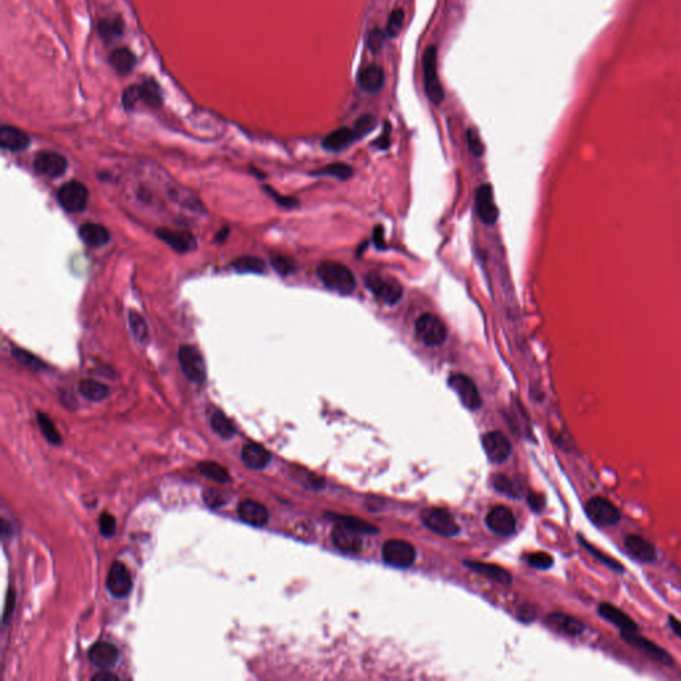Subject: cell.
<instances>
[{"mask_svg":"<svg viewBox=\"0 0 681 681\" xmlns=\"http://www.w3.org/2000/svg\"><path fill=\"white\" fill-rule=\"evenodd\" d=\"M317 277L329 289L342 296L352 294L355 289V277L352 271L340 262L325 261L317 266Z\"/></svg>","mask_w":681,"mask_h":681,"instance_id":"obj_1","label":"cell"},{"mask_svg":"<svg viewBox=\"0 0 681 681\" xmlns=\"http://www.w3.org/2000/svg\"><path fill=\"white\" fill-rule=\"evenodd\" d=\"M365 287L377 300L386 305H395L403 294V287L396 278L380 273H368L365 277Z\"/></svg>","mask_w":681,"mask_h":681,"instance_id":"obj_2","label":"cell"},{"mask_svg":"<svg viewBox=\"0 0 681 681\" xmlns=\"http://www.w3.org/2000/svg\"><path fill=\"white\" fill-rule=\"evenodd\" d=\"M140 101L152 108H159L163 101L159 84L155 80H147L143 84H134L124 91L123 106L127 110H132Z\"/></svg>","mask_w":681,"mask_h":681,"instance_id":"obj_3","label":"cell"},{"mask_svg":"<svg viewBox=\"0 0 681 681\" xmlns=\"http://www.w3.org/2000/svg\"><path fill=\"white\" fill-rule=\"evenodd\" d=\"M423 80L430 101L436 106L440 104L445 99V91L436 72V48L434 45L427 47L423 54Z\"/></svg>","mask_w":681,"mask_h":681,"instance_id":"obj_4","label":"cell"},{"mask_svg":"<svg viewBox=\"0 0 681 681\" xmlns=\"http://www.w3.org/2000/svg\"><path fill=\"white\" fill-rule=\"evenodd\" d=\"M415 333L426 346H439L447 338V327L434 314H422L415 322Z\"/></svg>","mask_w":681,"mask_h":681,"instance_id":"obj_5","label":"cell"},{"mask_svg":"<svg viewBox=\"0 0 681 681\" xmlns=\"http://www.w3.org/2000/svg\"><path fill=\"white\" fill-rule=\"evenodd\" d=\"M178 362L182 373L189 381L197 385L206 380V365L200 350L191 345H185L178 350Z\"/></svg>","mask_w":681,"mask_h":681,"instance_id":"obj_6","label":"cell"},{"mask_svg":"<svg viewBox=\"0 0 681 681\" xmlns=\"http://www.w3.org/2000/svg\"><path fill=\"white\" fill-rule=\"evenodd\" d=\"M338 522L331 531V540L334 545L346 554H358L362 548V533L353 524L345 519L337 517Z\"/></svg>","mask_w":681,"mask_h":681,"instance_id":"obj_7","label":"cell"},{"mask_svg":"<svg viewBox=\"0 0 681 681\" xmlns=\"http://www.w3.org/2000/svg\"><path fill=\"white\" fill-rule=\"evenodd\" d=\"M587 517L589 520L601 527L615 526L620 522L622 514L615 504L603 498V496H592L586 504Z\"/></svg>","mask_w":681,"mask_h":681,"instance_id":"obj_8","label":"cell"},{"mask_svg":"<svg viewBox=\"0 0 681 681\" xmlns=\"http://www.w3.org/2000/svg\"><path fill=\"white\" fill-rule=\"evenodd\" d=\"M89 199L88 188L80 181L66 182L57 192V201L69 213L83 212Z\"/></svg>","mask_w":681,"mask_h":681,"instance_id":"obj_9","label":"cell"},{"mask_svg":"<svg viewBox=\"0 0 681 681\" xmlns=\"http://www.w3.org/2000/svg\"><path fill=\"white\" fill-rule=\"evenodd\" d=\"M382 558L386 564L396 568H408L417 558L414 545L405 540H387L382 548Z\"/></svg>","mask_w":681,"mask_h":681,"instance_id":"obj_10","label":"cell"},{"mask_svg":"<svg viewBox=\"0 0 681 681\" xmlns=\"http://www.w3.org/2000/svg\"><path fill=\"white\" fill-rule=\"evenodd\" d=\"M620 636L631 647H633V648L641 651L643 654H647L651 660H654L656 663H659L661 666H667V667L673 666V657L668 654L664 648L654 644V641L645 639L644 636L638 633V631L636 632L620 631Z\"/></svg>","mask_w":681,"mask_h":681,"instance_id":"obj_11","label":"cell"},{"mask_svg":"<svg viewBox=\"0 0 681 681\" xmlns=\"http://www.w3.org/2000/svg\"><path fill=\"white\" fill-rule=\"evenodd\" d=\"M422 520L427 529L443 536H454L459 532L454 517L442 508H426L422 512Z\"/></svg>","mask_w":681,"mask_h":681,"instance_id":"obj_12","label":"cell"},{"mask_svg":"<svg viewBox=\"0 0 681 681\" xmlns=\"http://www.w3.org/2000/svg\"><path fill=\"white\" fill-rule=\"evenodd\" d=\"M449 385L467 409L478 410L482 406V398L478 392L477 385L467 375L454 374L450 377Z\"/></svg>","mask_w":681,"mask_h":681,"instance_id":"obj_13","label":"cell"},{"mask_svg":"<svg viewBox=\"0 0 681 681\" xmlns=\"http://www.w3.org/2000/svg\"><path fill=\"white\" fill-rule=\"evenodd\" d=\"M107 588L115 598H125L132 591V576L120 561H115L109 568Z\"/></svg>","mask_w":681,"mask_h":681,"instance_id":"obj_14","label":"cell"},{"mask_svg":"<svg viewBox=\"0 0 681 681\" xmlns=\"http://www.w3.org/2000/svg\"><path fill=\"white\" fill-rule=\"evenodd\" d=\"M475 208L480 221L486 225H494L498 217L499 210L494 201V191L490 184L480 185L475 193Z\"/></svg>","mask_w":681,"mask_h":681,"instance_id":"obj_15","label":"cell"},{"mask_svg":"<svg viewBox=\"0 0 681 681\" xmlns=\"http://www.w3.org/2000/svg\"><path fill=\"white\" fill-rule=\"evenodd\" d=\"M34 166L41 175H45L50 178H59V176L66 173L69 163H67L66 157H63L62 155H59L56 152L44 150V152H39L35 156Z\"/></svg>","mask_w":681,"mask_h":681,"instance_id":"obj_16","label":"cell"},{"mask_svg":"<svg viewBox=\"0 0 681 681\" xmlns=\"http://www.w3.org/2000/svg\"><path fill=\"white\" fill-rule=\"evenodd\" d=\"M482 443L486 455L494 464H502L511 454L510 440L499 431H491L483 436Z\"/></svg>","mask_w":681,"mask_h":681,"instance_id":"obj_17","label":"cell"},{"mask_svg":"<svg viewBox=\"0 0 681 681\" xmlns=\"http://www.w3.org/2000/svg\"><path fill=\"white\" fill-rule=\"evenodd\" d=\"M624 548L631 558L640 561V563H654L657 559V552L652 543L645 540L640 535L629 533L624 538Z\"/></svg>","mask_w":681,"mask_h":681,"instance_id":"obj_18","label":"cell"},{"mask_svg":"<svg viewBox=\"0 0 681 681\" xmlns=\"http://www.w3.org/2000/svg\"><path fill=\"white\" fill-rule=\"evenodd\" d=\"M486 523L491 530L499 535H510L515 531L517 520L512 511L506 506H496L491 508L486 517Z\"/></svg>","mask_w":681,"mask_h":681,"instance_id":"obj_19","label":"cell"},{"mask_svg":"<svg viewBox=\"0 0 681 681\" xmlns=\"http://www.w3.org/2000/svg\"><path fill=\"white\" fill-rule=\"evenodd\" d=\"M238 517L246 524H250L253 527H262L268 523L269 520V512L264 504L248 499L243 501L238 504Z\"/></svg>","mask_w":681,"mask_h":681,"instance_id":"obj_20","label":"cell"},{"mask_svg":"<svg viewBox=\"0 0 681 681\" xmlns=\"http://www.w3.org/2000/svg\"><path fill=\"white\" fill-rule=\"evenodd\" d=\"M88 657L95 667L108 669L116 666L119 660V651L113 644L100 641L96 643L95 645L89 650Z\"/></svg>","mask_w":681,"mask_h":681,"instance_id":"obj_21","label":"cell"},{"mask_svg":"<svg viewBox=\"0 0 681 681\" xmlns=\"http://www.w3.org/2000/svg\"><path fill=\"white\" fill-rule=\"evenodd\" d=\"M598 612L604 620L612 623L613 626H616L620 631L636 632L639 628L638 624L628 616L627 613L623 612L620 608L615 607L611 603H607V601L600 603Z\"/></svg>","mask_w":681,"mask_h":681,"instance_id":"obj_22","label":"cell"},{"mask_svg":"<svg viewBox=\"0 0 681 681\" xmlns=\"http://www.w3.org/2000/svg\"><path fill=\"white\" fill-rule=\"evenodd\" d=\"M547 624L552 629L568 636H578L585 632V624L567 613L554 612L547 616Z\"/></svg>","mask_w":681,"mask_h":681,"instance_id":"obj_23","label":"cell"},{"mask_svg":"<svg viewBox=\"0 0 681 681\" xmlns=\"http://www.w3.org/2000/svg\"><path fill=\"white\" fill-rule=\"evenodd\" d=\"M156 234L166 245L171 246L178 253H187V252H191L196 248V238L192 236L191 233L171 231V229L163 228V229H159Z\"/></svg>","mask_w":681,"mask_h":681,"instance_id":"obj_24","label":"cell"},{"mask_svg":"<svg viewBox=\"0 0 681 681\" xmlns=\"http://www.w3.org/2000/svg\"><path fill=\"white\" fill-rule=\"evenodd\" d=\"M0 144L3 150L17 152L23 150L29 145V136L24 131L11 125H3L0 131Z\"/></svg>","mask_w":681,"mask_h":681,"instance_id":"obj_25","label":"cell"},{"mask_svg":"<svg viewBox=\"0 0 681 681\" xmlns=\"http://www.w3.org/2000/svg\"><path fill=\"white\" fill-rule=\"evenodd\" d=\"M241 457L244 464L253 470H262L271 462L269 451L256 442H248L244 445Z\"/></svg>","mask_w":681,"mask_h":681,"instance_id":"obj_26","label":"cell"},{"mask_svg":"<svg viewBox=\"0 0 681 681\" xmlns=\"http://www.w3.org/2000/svg\"><path fill=\"white\" fill-rule=\"evenodd\" d=\"M79 236H80L84 244H87L88 246H94V248L107 245L109 240H110L108 229L100 224H95V222H87V224L82 225L79 229Z\"/></svg>","mask_w":681,"mask_h":681,"instance_id":"obj_27","label":"cell"},{"mask_svg":"<svg viewBox=\"0 0 681 681\" xmlns=\"http://www.w3.org/2000/svg\"><path fill=\"white\" fill-rule=\"evenodd\" d=\"M354 140H357L354 129H350L347 127H340L324 138L322 147L330 152H340L352 145Z\"/></svg>","mask_w":681,"mask_h":681,"instance_id":"obj_28","label":"cell"},{"mask_svg":"<svg viewBox=\"0 0 681 681\" xmlns=\"http://www.w3.org/2000/svg\"><path fill=\"white\" fill-rule=\"evenodd\" d=\"M464 564V566H467L468 568H471L473 571L480 573V575H483V576H487V578H490V579L495 580V582H498V583H502V585H510V583L512 582L510 573H508V571H506L504 568L499 567V566H495V564H489V563L470 561V560H466Z\"/></svg>","mask_w":681,"mask_h":681,"instance_id":"obj_29","label":"cell"},{"mask_svg":"<svg viewBox=\"0 0 681 681\" xmlns=\"http://www.w3.org/2000/svg\"><path fill=\"white\" fill-rule=\"evenodd\" d=\"M359 85L368 94H377L385 84V72L380 66H368L359 73Z\"/></svg>","mask_w":681,"mask_h":681,"instance_id":"obj_30","label":"cell"},{"mask_svg":"<svg viewBox=\"0 0 681 681\" xmlns=\"http://www.w3.org/2000/svg\"><path fill=\"white\" fill-rule=\"evenodd\" d=\"M108 60L110 67L120 75L129 73L132 69H135L137 63L135 54L125 47L112 51V54L109 55Z\"/></svg>","mask_w":681,"mask_h":681,"instance_id":"obj_31","label":"cell"},{"mask_svg":"<svg viewBox=\"0 0 681 681\" xmlns=\"http://www.w3.org/2000/svg\"><path fill=\"white\" fill-rule=\"evenodd\" d=\"M79 392L84 398L92 402H100L109 394L108 386L95 380H83L79 383Z\"/></svg>","mask_w":681,"mask_h":681,"instance_id":"obj_32","label":"cell"},{"mask_svg":"<svg viewBox=\"0 0 681 681\" xmlns=\"http://www.w3.org/2000/svg\"><path fill=\"white\" fill-rule=\"evenodd\" d=\"M97 29H99L100 36L103 39H106V41H112V39L120 38L123 35L124 31L123 19L120 16H113V17L103 19L99 23Z\"/></svg>","mask_w":681,"mask_h":681,"instance_id":"obj_33","label":"cell"},{"mask_svg":"<svg viewBox=\"0 0 681 681\" xmlns=\"http://www.w3.org/2000/svg\"><path fill=\"white\" fill-rule=\"evenodd\" d=\"M210 424H212V429L215 430V433L221 436V438H225V439H231L234 434H236V427L233 424L232 421L222 413V411H215L210 417Z\"/></svg>","mask_w":681,"mask_h":681,"instance_id":"obj_34","label":"cell"},{"mask_svg":"<svg viewBox=\"0 0 681 681\" xmlns=\"http://www.w3.org/2000/svg\"><path fill=\"white\" fill-rule=\"evenodd\" d=\"M579 540H580L582 545L586 548L587 551H588V552H589V554H591L594 558L598 559L599 561H601L603 564H605L607 567H610V568L613 570V571H619V573H624V571H626L624 566H623L620 561H617L616 559H613L612 557H610V555L604 554L603 551H600L599 548H596L595 545H592L591 543H589V542H587L586 539H583L582 536H579Z\"/></svg>","mask_w":681,"mask_h":681,"instance_id":"obj_35","label":"cell"},{"mask_svg":"<svg viewBox=\"0 0 681 681\" xmlns=\"http://www.w3.org/2000/svg\"><path fill=\"white\" fill-rule=\"evenodd\" d=\"M353 172H354V169L347 164L333 163L327 165L325 168H322V169L315 171L313 175L315 176H330V178H338V180L345 181V180H349L353 176Z\"/></svg>","mask_w":681,"mask_h":681,"instance_id":"obj_36","label":"cell"},{"mask_svg":"<svg viewBox=\"0 0 681 681\" xmlns=\"http://www.w3.org/2000/svg\"><path fill=\"white\" fill-rule=\"evenodd\" d=\"M199 470L204 477L209 478L218 483H227L231 479L227 468L216 462H203L199 464Z\"/></svg>","mask_w":681,"mask_h":681,"instance_id":"obj_37","label":"cell"},{"mask_svg":"<svg viewBox=\"0 0 681 681\" xmlns=\"http://www.w3.org/2000/svg\"><path fill=\"white\" fill-rule=\"evenodd\" d=\"M233 268L238 273H257L262 274L265 272V262L259 257L245 256L233 261Z\"/></svg>","mask_w":681,"mask_h":681,"instance_id":"obj_38","label":"cell"},{"mask_svg":"<svg viewBox=\"0 0 681 681\" xmlns=\"http://www.w3.org/2000/svg\"><path fill=\"white\" fill-rule=\"evenodd\" d=\"M128 324L131 327V331L137 342H145L148 338V327L145 320L143 318L141 314L137 313L135 310H131L128 314Z\"/></svg>","mask_w":681,"mask_h":681,"instance_id":"obj_39","label":"cell"},{"mask_svg":"<svg viewBox=\"0 0 681 681\" xmlns=\"http://www.w3.org/2000/svg\"><path fill=\"white\" fill-rule=\"evenodd\" d=\"M38 423L41 426V433L45 436V439L52 443L55 446L62 445V436L59 434L57 429L55 427L54 422L50 420V417L44 413H38Z\"/></svg>","mask_w":681,"mask_h":681,"instance_id":"obj_40","label":"cell"},{"mask_svg":"<svg viewBox=\"0 0 681 681\" xmlns=\"http://www.w3.org/2000/svg\"><path fill=\"white\" fill-rule=\"evenodd\" d=\"M13 355L15 357V359L24 365L26 368H31V370H35V371H41L45 368V365L44 362L41 361L36 355L31 354L28 353L26 350H22V349H14L13 350Z\"/></svg>","mask_w":681,"mask_h":681,"instance_id":"obj_41","label":"cell"},{"mask_svg":"<svg viewBox=\"0 0 681 681\" xmlns=\"http://www.w3.org/2000/svg\"><path fill=\"white\" fill-rule=\"evenodd\" d=\"M272 266L274 271L282 275H287L290 273L296 271V262L294 259L284 256V255H274L272 256Z\"/></svg>","mask_w":681,"mask_h":681,"instance_id":"obj_42","label":"cell"},{"mask_svg":"<svg viewBox=\"0 0 681 681\" xmlns=\"http://www.w3.org/2000/svg\"><path fill=\"white\" fill-rule=\"evenodd\" d=\"M403 22H405V13L403 10L401 8H396L394 10L390 16H389V22H387V28H386V32L390 38H395L398 36V34L401 32V29L403 27Z\"/></svg>","mask_w":681,"mask_h":681,"instance_id":"obj_43","label":"cell"},{"mask_svg":"<svg viewBox=\"0 0 681 681\" xmlns=\"http://www.w3.org/2000/svg\"><path fill=\"white\" fill-rule=\"evenodd\" d=\"M375 125H377V119L373 115H364V116H361L357 120V123H355V136H357V138L366 136L368 134H370L375 128Z\"/></svg>","mask_w":681,"mask_h":681,"instance_id":"obj_44","label":"cell"},{"mask_svg":"<svg viewBox=\"0 0 681 681\" xmlns=\"http://www.w3.org/2000/svg\"><path fill=\"white\" fill-rule=\"evenodd\" d=\"M527 561L531 567L539 570H547L554 564V558L547 552H535L527 557Z\"/></svg>","mask_w":681,"mask_h":681,"instance_id":"obj_45","label":"cell"},{"mask_svg":"<svg viewBox=\"0 0 681 681\" xmlns=\"http://www.w3.org/2000/svg\"><path fill=\"white\" fill-rule=\"evenodd\" d=\"M467 143H468V150H470V152H471L474 156L480 157V156L483 155V152H485V145H483V143H482V140H480V136H479L477 129L470 128V129L467 131Z\"/></svg>","mask_w":681,"mask_h":681,"instance_id":"obj_46","label":"cell"},{"mask_svg":"<svg viewBox=\"0 0 681 681\" xmlns=\"http://www.w3.org/2000/svg\"><path fill=\"white\" fill-rule=\"evenodd\" d=\"M494 486L496 487V490L499 491V492L506 494L508 496H512V498L518 496V491L515 489L514 483L508 478L504 477V475H496V477L494 478Z\"/></svg>","mask_w":681,"mask_h":681,"instance_id":"obj_47","label":"cell"},{"mask_svg":"<svg viewBox=\"0 0 681 681\" xmlns=\"http://www.w3.org/2000/svg\"><path fill=\"white\" fill-rule=\"evenodd\" d=\"M387 32H383L381 28H374L370 34H368V48L373 51V52H378L383 47L385 44V41L387 38Z\"/></svg>","mask_w":681,"mask_h":681,"instance_id":"obj_48","label":"cell"},{"mask_svg":"<svg viewBox=\"0 0 681 681\" xmlns=\"http://www.w3.org/2000/svg\"><path fill=\"white\" fill-rule=\"evenodd\" d=\"M99 523H100V531L107 538L112 536L116 531V519L113 518L108 512L101 514V517L99 519Z\"/></svg>","mask_w":681,"mask_h":681,"instance_id":"obj_49","label":"cell"},{"mask_svg":"<svg viewBox=\"0 0 681 681\" xmlns=\"http://www.w3.org/2000/svg\"><path fill=\"white\" fill-rule=\"evenodd\" d=\"M204 501L205 503L208 504L209 507H212V508H217L220 506L225 503L222 494L220 491L212 490V489L205 491Z\"/></svg>","mask_w":681,"mask_h":681,"instance_id":"obj_50","label":"cell"},{"mask_svg":"<svg viewBox=\"0 0 681 681\" xmlns=\"http://www.w3.org/2000/svg\"><path fill=\"white\" fill-rule=\"evenodd\" d=\"M15 591L14 589H10L8 594H7V600H6V608H4V613H3V623L7 624L13 616V612H14L15 607Z\"/></svg>","mask_w":681,"mask_h":681,"instance_id":"obj_51","label":"cell"},{"mask_svg":"<svg viewBox=\"0 0 681 681\" xmlns=\"http://www.w3.org/2000/svg\"><path fill=\"white\" fill-rule=\"evenodd\" d=\"M266 191L269 192V194L273 196V199H274V200H275V201H277V203H278L280 205H284V206H287V208H293V206L299 205V201H297L296 199H293V197H284V196H280L278 193H275V192L273 191V189H269V188H266Z\"/></svg>","mask_w":681,"mask_h":681,"instance_id":"obj_52","label":"cell"},{"mask_svg":"<svg viewBox=\"0 0 681 681\" xmlns=\"http://www.w3.org/2000/svg\"><path fill=\"white\" fill-rule=\"evenodd\" d=\"M373 240H374V244L378 248V249H385V233H383V228L381 225L380 227H375L374 229V234H373Z\"/></svg>","mask_w":681,"mask_h":681,"instance_id":"obj_53","label":"cell"},{"mask_svg":"<svg viewBox=\"0 0 681 681\" xmlns=\"http://www.w3.org/2000/svg\"><path fill=\"white\" fill-rule=\"evenodd\" d=\"M94 681H119V676H116L115 673L109 672V671H101L99 673H96L95 676L92 678Z\"/></svg>","mask_w":681,"mask_h":681,"instance_id":"obj_54","label":"cell"},{"mask_svg":"<svg viewBox=\"0 0 681 681\" xmlns=\"http://www.w3.org/2000/svg\"><path fill=\"white\" fill-rule=\"evenodd\" d=\"M529 501H530V504H531L533 510H540L545 506V498L539 494H531Z\"/></svg>","mask_w":681,"mask_h":681,"instance_id":"obj_55","label":"cell"},{"mask_svg":"<svg viewBox=\"0 0 681 681\" xmlns=\"http://www.w3.org/2000/svg\"><path fill=\"white\" fill-rule=\"evenodd\" d=\"M374 144H375V147H378L380 150H387V148L390 147V135L387 134V129L383 132V135H382V136L380 137V138H378V140H377Z\"/></svg>","mask_w":681,"mask_h":681,"instance_id":"obj_56","label":"cell"},{"mask_svg":"<svg viewBox=\"0 0 681 681\" xmlns=\"http://www.w3.org/2000/svg\"><path fill=\"white\" fill-rule=\"evenodd\" d=\"M668 623H669V626H671V628H672V631H673V632H675V633H676V635H678V636H679V638L681 639L680 620H678L675 616L669 615V616H668Z\"/></svg>","mask_w":681,"mask_h":681,"instance_id":"obj_57","label":"cell"},{"mask_svg":"<svg viewBox=\"0 0 681 681\" xmlns=\"http://www.w3.org/2000/svg\"><path fill=\"white\" fill-rule=\"evenodd\" d=\"M228 234H229V229H228V228H224V229H222V231L218 233L217 236H216V241H217V243H222V241H225V238L228 237Z\"/></svg>","mask_w":681,"mask_h":681,"instance_id":"obj_58","label":"cell"}]
</instances>
